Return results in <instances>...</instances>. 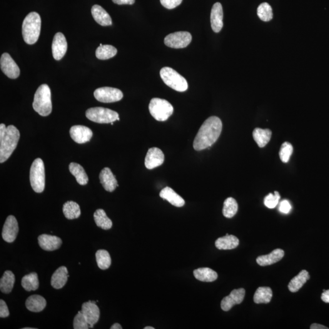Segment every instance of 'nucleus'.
I'll use <instances>...</instances> for the list:
<instances>
[{"label": "nucleus", "mask_w": 329, "mask_h": 329, "mask_svg": "<svg viewBox=\"0 0 329 329\" xmlns=\"http://www.w3.org/2000/svg\"><path fill=\"white\" fill-rule=\"evenodd\" d=\"M279 211L284 214H288L291 210V206L288 200H283L281 202L279 208Z\"/></svg>", "instance_id": "44"}, {"label": "nucleus", "mask_w": 329, "mask_h": 329, "mask_svg": "<svg viewBox=\"0 0 329 329\" xmlns=\"http://www.w3.org/2000/svg\"><path fill=\"white\" fill-rule=\"evenodd\" d=\"M111 329H121L122 327L118 323H116L114 324V325L112 326V327L111 328Z\"/></svg>", "instance_id": "49"}, {"label": "nucleus", "mask_w": 329, "mask_h": 329, "mask_svg": "<svg viewBox=\"0 0 329 329\" xmlns=\"http://www.w3.org/2000/svg\"><path fill=\"white\" fill-rule=\"evenodd\" d=\"M94 220L95 221L96 226L104 229L109 230L112 227L111 219L108 217L105 211L103 209H98L94 213Z\"/></svg>", "instance_id": "34"}, {"label": "nucleus", "mask_w": 329, "mask_h": 329, "mask_svg": "<svg viewBox=\"0 0 329 329\" xmlns=\"http://www.w3.org/2000/svg\"><path fill=\"white\" fill-rule=\"evenodd\" d=\"M20 132L16 127L0 124V163H3L12 155L20 139Z\"/></svg>", "instance_id": "2"}, {"label": "nucleus", "mask_w": 329, "mask_h": 329, "mask_svg": "<svg viewBox=\"0 0 329 329\" xmlns=\"http://www.w3.org/2000/svg\"><path fill=\"white\" fill-rule=\"evenodd\" d=\"M67 50V42L64 35L57 32L54 37L52 44V53L55 60L59 61L63 58Z\"/></svg>", "instance_id": "15"}, {"label": "nucleus", "mask_w": 329, "mask_h": 329, "mask_svg": "<svg viewBox=\"0 0 329 329\" xmlns=\"http://www.w3.org/2000/svg\"><path fill=\"white\" fill-rule=\"evenodd\" d=\"M47 301L42 296L34 295L29 296L26 301V306L27 310L32 312H40L46 307Z\"/></svg>", "instance_id": "25"}, {"label": "nucleus", "mask_w": 329, "mask_h": 329, "mask_svg": "<svg viewBox=\"0 0 329 329\" xmlns=\"http://www.w3.org/2000/svg\"><path fill=\"white\" fill-rule=\"evenodd\" d=\"M144 329H154V328L150 327V326H147V327L144 328Z\"/></svg>", "instance_id": "50"}, {"label": "nucleus", "mask_w": 329, "mask_h": 329, "mask_svg": "<svg viewBox=\"0 0 329 329\" xmlns=\"http://www.w3.org/2000/svg\"><path fill=\"white\" fill-rule=\"evenodd\" d=\"M238 245V238L228 234L223 237L218 238L215 241V246L219 250H230L236 248Z\"/></svg>", "instance_id": "26"}, {"label": "nucleus", "mask_w": 329, "mask_h": 329, "mask_svg": "<svg viewBox=\"0 0 329 329\" xmlns=\"http://www.w3.org/2000/svg\"><path fill=\"white\" fill-rule=\"evenodd\" d=\"M222 128L223 124L218 117H209L199 129L194 140L193 148L196 151H202L211 147L217 141Z\"/></svg>", "instance_id": "1"}, {"label": "nucleus", "mask_w": 329, "mask_h": 329, "mask_svg": "<svg viewBox=\"0 0 329 329\" xmlns=\"http://www.w3.org/2000/svg\"><path fill=\"white\" fill-rule=\"evenodd\" d=\"M112 1H113L114 3L119 5H122V4L132 5L134 4V2H135L136 0H112Z\"/></svg>", "instance_id": "46"}, {"label": "nucleus", "mask_w": 329, "mask_h": 329, "mask_svg": "<svg viewBox=\"0 0 329 329\" xmlns=\"http://www.w3.org/2000/svg\"><path fill=\"white\" fill-rule=\"evenodd\" d=\"M273 298V291L270 287H259L254 296V301L256 304H268L270 303Z\"/></svg>", "instance_id": "32"}, {"label": "nucleus", "mask_w": 329, "mask_h": 329, "mask_svg": "<svg viewBox=\"0 0 329 329\" xmlns=\"http://www.w3.org/2000/svg\"><path fill=\"white\" fill-rule=\"evenodd\" d=\"M284 251L281 249H276L268 255L261 256L257 258V263L261 266L273 265L282 259Z\"/></svg>", "instance_id": "21"}, {"label": "nucleus", "mask_w": 329, "mask_h": 329, "mask_svg": "<svg viewBox=\"0 0 329 329\" xmlns=\"http://www.w3.org/2000/svg\"><path fill=\"white\" fill-rule=\"evenodd\" d=\"M30 183L36 193H42L46 186V173L43 161L38 158L34 160L30 169Z\"/></svg>", "instance_id": "6"}, {"label": "nucleus", "mask_w": 329, "mask_h": 329, "mask_svg": "<svg viewBox=\"0 0 329 329\" xmlns=\"http://www.w3.org/2000/svg\"><path fill=\"white\" fill-rule=\"evenodd\" d=\"M92 15L94 21L101 26H111L112 22L111 16L99 5H94L92 8Z\"/></svg>", "instance_id": "23"}, {"label": "nucleus", "mask_w": 329, "mask_h": 329, "mask_svg": "<svg viewBox=\"0 0 329 329\" xmlns=\"http://www.w3.org/2000/svg\"><path fill=\"white\" fill-rule=\"evenodd\" d=\"M160 75L164 83L174 91L183 92L188 89V82L186 78L170 67L162 69Z\"/></svg>", "instance_id": "5"}, {"label": "nucleus", "mask_w": 329, "mask_h": 329, "mask_svg": "<svg viewBox=\"0 0 329 329\" xmlns=\"http://www.w3.org/2000/svg\"><path fill=\"white\" fill-rule=\"evenodd\" d=\"M117 49L114 47L109 45L100 44L96 50V56L100 60H108L116 56Z\"/></svg>", "instance_id": "36"}, {"label": "nucleus", "mask_w": 329, "mask_h": 329, "mask_svg": "<svg viewBox=\"0 0 329 329\" xmlns=\"http://www.w3.org/2000/svg\"><path fill=\"white\" fill-rule=\"evenodd\" d=\"M192 36L190 32L179 31L169 34L164 39V43L172 48H184L191 43Z\"/></svg>", "instance_id": "9"}, {"label": "nucleus", "mask_w": 329, "mask_h": 329, "mask_svg": "<svg viewBox=\"0 0 329 329\" xmlns=\"http://www.w3.org/2000/svg\"><path fill=\"white\" fill-rule=\"evenodd\" d=\"M324 292L321 295V300L326 303H329V290H323Z\"/></svg>", "instance_id": "47"}, {"label": "nucleus", "mask_w": 329, "mask_h": 329, "mask_svg": "<svg viewBox=\"0 0 329 329\" xmlns=\"http://www.w3.org/2000/svg\"><path fill=\"white\" fill-rule=\"evenodd\" d=\"M245 296V290L243 288L235 289L231 291L230 295L226 296L221 301V307L224 311H228L236 304L242 303Z\"/></svg>", "instance_id": "14"}, {"label": "nucleus", "mask_w": 329, "mask_h": 329, "mask_svg": "<svg viewBox=\"0 0 329 329\" xmlns=\"http://www.w3.org/2000/svg\"><path fill=\"white\" fill-rule=\"evenodd\" d=\"M280 198L281 196L279 192L275 191L274 194L270 193L265 197V199H264V204L269 209L275 208L278 205Z\"/></svg>", "instance_id": "41"}, {"label": "nucleus", "mask_w": 329, "mask_h": 329, "mask_svg": "<svg viewBox=\"0 0 329 329\" xmlns=\"http://www.w3.org/2000/svg\"><path fill=\"white\" fill-rule=\"evenodd\" d=\"M32 107L40 116L47 117L51 113V94L48 85L42 84L37 89Z\"/></svg>", "instance_id": "4"}, {"label": "nucleus", "mask_w": 329, "mask_h": 329, "mask_svg": "<svg viewBox=\"0 0 329 329\" xmlns=\"http://www.w3.org/2000/svg\"><path fill=\"white\" fill-rule=\"evenodd\" d=\"M309 279H310V275L308 271L305 270H302L298 276L291 279L288 286L289 290L292 293L297 292L303 287Z\"/></svg>", "instance_id": "27"}, {"label": "nucleus", "mask_w": 329, "mask_h": 329, "mask_svg": "<svg viewBox=\"0 0 329 329\" xmlns=\"http://www.w3.org/2000/svg\"><path fill=\"white\" fill-rule=\"evenodd\" d=\"M39 246L47 251H53L58 249L62 245L61 239L56 236L42 234L38 237Z\"/></svg>", "instance_id": "19"}, {"label": "nucleus", "mask_w": 329, "mask_h": 329, "mask_svg": "<svg viewBox=\"0 0 329 329\" xmlns=\"http://www.w3.org/2000/svg\"><path fill=\"white\" fill-rule=\"evenodd\" d=\"M258 15L261 21H270L273 17L272 7L267 2H263L258 7Z\"/></svg>", "instance_id": "39"}, {"label": "nucleus", "mask_w": 329, "mask_h": 329, "mask_svg": "<svg viewBox=\"0 0 329 329\" xmlns=\"http://www.w3.org/2000/svg\"><path fill=\"white\" fill-rule=\"evenodd\" d=\"M82 313L86 318L89 327L94 328L100 317V311L96 306L95 301H89L84 303L82 306Z\"/></svg>", "instance_id": "12"}, {"label": "nucleus", "mask_w": 329, "mask_h": 329, "mask_svg": "<svg viewBox=\"0 0 329 329\" xmlns=\"http://www.w3.org/2000/svg\"><path fill=\"white\" fill-rule=\"evenodd\" d=\"M70 134L71 139L77 143L83 144L91 141L93 133L88 127L76 125L72 126Z\"/></svg>", "instance_id": "16"}, {"label": "nucleus", "mask_w": 329, "mask_h": 329, "mask_svg": "<svg viewBox=\"0 0 329 329\" xmlns=\"http://www.w3.org/2000/svg\"><path fill=\"white\" fill-rule=\"evenodd\" d=\"M164 161V156L163 152L160 149L154 147L149 149L144 161V164L146 168L152 169L162 165Z\"/></svg>", "instance_id": "17"}, {"label": "nucleus", "mask_w": 329, "mask_h": 329, "mask_svg": "<svg viewBox=\"0 0 329 329\" xmlns=\"http://www.w3.org/2000/svg\"><path fill=\"white\" fill-rule=\"evenodd\" d=\"M22 286L27 291L37 290L39 286V281L37 273H32L24 276L22 278Z\"/></svg>", "instance_id": "35"}, {"label": "nucleus", "mask_w": 329, "mask_h": 329, "mask_svg": "<svg viewBox=\"0 0 329 329\" xmlns=\"http://www.w3.org/2000/svg\"><path fill=\"white\" fill-rule=\"evenodd\" d=\"M99 179H100L102 186L106 191H114L116 190L117 187L118 186L116 177L109 168H104L102 169L99 174Z\"/></svg>", "instance_id": "20"}, {"label": "nucleus", "mask_w": 329, "mask_h": 329, "mask_svg": "<svg viewBox=\"0 0 329 329\" xmlns=\"http://www.w3.org/2000/svg\"><path fill=\"white\" fill-rule=\"evenodd\" d=\"M16 278L11 271H5L0 280V290L2 293L9 294L13 289Z\"/></svg>", "instance_id": "31"}, {"label": "nucleus", "mask_w": 329, "mask_h": 329, "mask_svg": "<svg viewBox=\"0 0 329 329\" xmlns=\"http://www.w3.org/2000/svg\"><path fill=\"white\" fill-rule=\"evenodd\" d=\"M162 5L168 9L176 8L181 4L183 0H160Z\"/></svg>", "instance_id": "43"}, {"label": "nucleus", "mask_w": 329, "mask_h": 329, "mask_svg": "<svg viewBox=\"0 0 329 329\" xmlns=\"http://www.w3.org/2000/svg\"><path fill=\"white\" fill-rule=\"evenodd\" d=\"M212 29L216 33L220 32L223 27V10L220 2H216L212 8L211 14Z\"/></svg>", "instance_id": "18"}, {"label": "nucleus", "mask_w": 329, "mask_h": 329, "mask_svg": "<svg viewBox=\"0 0 329 329\" xmlns=\"http://www.w3.org/2000/svg\"><path fill=\"white\" fill-rule=\"evenodd\" d=\"M238 204L233 198H227L224 201L223 214L225 217L231 218L235 215L238 211Z\"/></svg>", "instance_id": "38"}, {"label": "nucleus", "mask_w": 329, "mask_h": 329, "mask_svg": "<svg viewBox=\"0 0 329 329\" xmlns=\"http://www.w3.org/2000/svg\"><path fill=\"white\" fill-rule=\"evenodd\" d=\"M311 329H328L329 328L326 327L325 326L319 325V324H313L310 326Z\"/></svg>", "instance_id": "48"}, {"label": "nucleus", "mask_w": 329, "mask_h": 329, "mask_svg": "<svg viewBox=\"0 0 329 329\" xmlns=\"http://www.w3.org/2000/svg\"><path fill=\"white\" fill-rule=\"evenodd\" d=\"M34 329V328H24V329Z\"/></svg>", "instance_id": "51"}, {"label": "nucleus", "mask_w": 329, "mask_h": 329, "mask_svg": "<svg viewBox=\"0 0 329 329\" xmlns=\"http://www.w3.org/2000/svg\"><path fill=\"white\" fill-rule=\"evenodd\" d=\"M63 213L69 219L78 218L81 215L80 207L74 201H67L63 206Z\"/></svg>", "instance_id": "33"}, {"label": "nucleus", "mask_w": 329, "mask_h": 329, "mask_svg": "<svg viewBox=\"0 0 329 329\" xmlns=\"http://www.w3.org/2000/svg\"><path fill=\"white\" fill-rule=\"evenodd\" d=\"M68 270L66 266H61L53 273L51 277V286L55 289H61L66 285L69 277Z\"/></svg>", "instance_id": "24"}, {"label": "nucleus", "mask_w": 329, "mask_h": 329, "mask_svg": "<svg viewBox=\"0 0 329 329\" xmlns=\"http://www.w3.org/2000/svg\"><path fill=\"white\" fill-rule=\"evenodd\" d=\"M149 111L157 121H164L173 114L174 108L165 99L154 98L149 103Z\"/></svg>", "instance_id": "7"}, {"label": "nucleus", "mask_w": 329, "mask_h": 329, "mask_svg": "<svg viewBox=\"0 0 329 329\" xmlns=\"http://www.w3.org/2000/svg\"><path fill=\"white\" fill-rule=\"evenodd\" d=\"M194 276L197 280L205 282H212L218 278V274L209 268H200L193 271Z\"/></svg>", "instance_id": "28"}, {"label": "nucleus", "mask_w": 329, "mask_h": 329, "mask_svg": "<svg viewBox=\"0 0 329 329\" xmlns=\"http://www.w3.org/2000/svg\"><path fill=\"white\" fill-rule=\"evenodd\" d=\"M96 260L97 265L101 270H105L111 265V258L108 251L100 249L96 252Z\"/></svg>", "instance_id": "37"}, {"label": "nucleus", "mask_w": 329, "mask_h": 329, "mask_svg": "<svg viewBox=\"0 0 329 329\" xmlns=\"http://www.w3.org/2000/svg\"><path fill=\"white\" fill-rule=\"evenodd\" d=\"M41 19L36 12H30L22 24V36L27 44L32 45L38 41L41 29Z\"/></svg>", "instance_id": "3"}, {"label": "nucleus", "mask_w": 329, "mask_h": 329, "mask_svg": "<svg viewBox=\"0 0 329 329\" xmlns=\"http://www.w3.org/2000/svg\"><path fill=\"white\" fill-rule=\"evenodd\" d=\"M86 116L90 120L97 123H111L119 120V115L117 112L101 107L89 109L86 112Z\"/></svg>", "instance_id": "8"}, {"label": "nucleus", "mask_w": 329, "mask_h": 329, "mask_svg": "<svg viewBox=\"0 0 329 329\" xmlns=\"http://www.w3.org/2000/svg\"><path fill=\"white\" fill-rule=\"evenodd\" d=\"M159 195L161 198L168 201L171 205L177 207V208H181L185 205L184 199L169 187L163 188Z\"/></svg>", "instance_id": "22"}, {"label": "nucleus", "mask_w": 329, "mask_h": 329, "mask_svg": "<svg viewBox=\"0 0 329 329\" xmlns=\"http://www.w3.org/2000/svg\"><path fill=\"white\" fill-rule=\"evenodd\" d=\"M9 316V311L6 303L2 300H0V317L6 318Z\"/></svg>", "instance_id": "45"}, {"label": "nucleus", "mask_w": 329, "mask_h": 329, "mask_svg": "<svg viewBox=\"0 0 329 329\" xmlns=\"http://www.w3.org/2000/svg\"><path fill=\"white\" fill-rule=\"evenodd\" d=\"M94 98L101 103H111L120 101L123 94L120 90L112 87H104L94 92Z\"/></svg>", "instance_id": "10"}, {"label": "nucleus", "mask_w": 329, "mask_h": 329, "mask_svg": "<svg viewBox=\"0 0 329 329\" xmlns=\"http://www.w3.org/2000/svg\"><path fill=\"white\" fill-rule=\"evenodd\" d=\"M19 224L14 216L7 218L2 231V237L7 243L14 242L19 233Z\"/></svg>", "instance_id": "13"}, {"label": "nucleus", "mask_w": 329, "mask_h": 329, "mask_svg": "<svg viewBox=\"0 0 329 329\" xmlns=\"http://www.w3.org/2000/svg\"><path fill=\"white\" fill-rule=\"evenodd\" d=\"M69 170L75 177L76 181L81 186L86 185L89 182V178L86 171L81 164L71 163L69 164Z\"/></svg>", "instance_id": "30"}, {"label": "nucleus", "mask_w": 329, "mask_h": 329, "mask_svg": "<svg viewBox=\"0 0 329 329\" xmlns=\"http://www.w3.org/2000/svg\"><path fill=\"white\" fill-rule=\"evenodd\" d=\"M293 152L292 144L286 141L282 144L280 152H279V156L282 162L283 163H288L289 160Z\"/></svg>", "instance_id": "40"}, {"label": "nucleus", "mask_w": 329, "mask_h": 329, "mask_svg": "<svg viewBox=\"0 0 329 329\" xmlns=\"http://www.w3.org/2000/svg\"><path fill=\"white\" fill-rule=\"evenodd\" d=\"M73 328L74 329H88L90 328L89 324L81 311H79L74 318Z\"/></svg>", "instance_id": "42"}, {"label": "nucleus", "mask_w": 329, "mask_h": 329, "mask_svg": "<svg viewBox=\"0 0 329 329\" xmlns=\"http://www.w3.org/2000/svg\"><path fill=\"white\" fill-rule=\"evenodd\" d=\"M253 138L260 148H263L269 143L272 136L270 129L256 128L253 133Z\"/></svg>", "instance_id": "29"}, {"label": "nucleus", "mask_w": 329, "mask_h": 329, "mask_svg": "<svg viewBox=\"0 0 329 329\" xmlns=\"http://www.w3.org/2000/svg\"><path fill=\"white\" fill-rule=\"evenodd\" d=\"M0 65L2 71L8 78L11 79L18 78L21 73L19 67L8 53H4L2 54L0 59Z\"/></svg>", "instance_id": "11"}]
</instances>
